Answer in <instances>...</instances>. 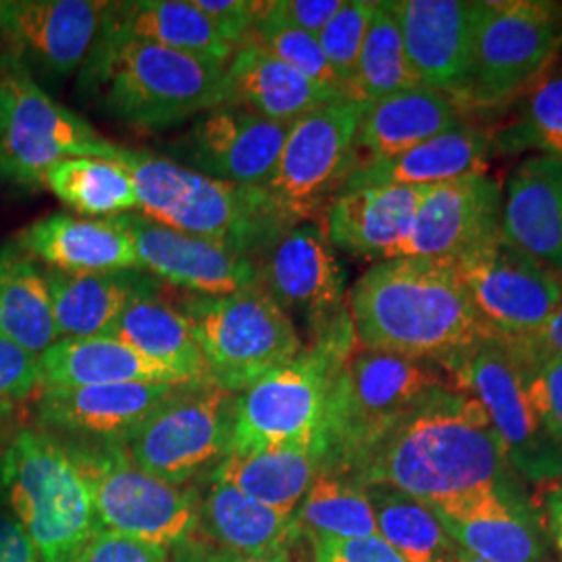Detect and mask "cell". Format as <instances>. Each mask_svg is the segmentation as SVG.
Returning <instances> with one entry per match:
<instances>
[{
	"instance_id": "obj_51",
	"label": "cell",
	"mask_w": 562,
	"mask_h": 562,
	"mask_svg": "<svg viewBox=\"0 0 562 562\" xmlns=\"http://www.w3.org/2000/svg\"><path fill=\"white\" fill-rule=\"evenodd\" d=\"M0 562H42L23 527L7 513H0Z\"/></svg>"
},
{
	"instance_id": "obj_9",
	"label": "cell",
	"mask_w": 562,
	"mask_h": 562,
	"mask_svg": "<svg viewBox=\"0 0 562 562\" xmlns=\"http://www.w3.org/2000/svg\"><path fill=\"white\" fill-rule=\"evenodd\" d=\"M123 146L101 136L80 115L53 101L25 65H0V178L21 188L44 186L55 162L74 157L117 161Z\"/></svg>"
},
{
	"instance_id": "obj_12",
	"label": "cell",
	"mask_w": 562,
	"mask_h": 562,
	"mask_svg": "<svg viewBox=\"0 0 562 562\" xmlns=\"http://www.w3.org/2000/svg\"><path fill=\"white\" fill-rule=\"evenodd\" d=\"M67 446L90 485L99 529L162 548L194 536L199 510L194 490L144 473L123 443Z\"/></svg>"
},
{
	"instance_id": "obj_22",
	"label": "cell",
	"mask_w": 562,
	"mask_h": 562,
	"mask_svg": "<svg viewBox=\"0 0 562 562\" xmlns=\"http://www.w3.org/2000/svg\"><path fill=\"white\" fill-rule=\"evenodd\" d=\"M387 7L401 25L406 59L419 86L461 104L473 59V2L390 0Z\"/></svg>"
},
{
	"instance_id": "obj_49",
	"label": "cell",
	"mask_w": 562,
	"mask_h": 562,
	"mask_svg": "<svg viewBox=\"0 0 562 562\" xmlns=\"http://www.w3.org/2000/svg\"><path fill=\"white\" fill-rule=\"evenodd\" d=\"M344 0H276L267 2V11L296 30L319 36L323 27L334 20Z\"/></svg>"
},
{
	"instance_id": "obj_26",
	"label": "cell",
	"mask_w": 562,
	"mask_h": 562,
	"mask_svg": "<svg viewBox=\"0 0 562 562\" xmlns=\"http://www.w3.org/2000/svg\"><path fill=\"white\" fill-rule=\"evenodd\" d=\"M15 244L44 267L69 273L142 269L134 241L115 217L53 213L27 225Z\"/></svg>"
},
{
	"instance_id": "obj_39",
	"label": "cell",
	"mask_w": 562,
	"mask_h": 562,
	"mask_svg": "<svg viewBox=\"0 0 562 562\" xmlns=\"http://www.w3.org/2000/svg\"><path fill=\"white\" fill-rule=\"evenodd\" d=\"M296 522L306 540L378 536L373 506L364 487L331 473L315 477L296 508Z\"/></svg>"
},
{
	"instance_id": "obj_7",
	"label": "cell",
	"mask_w": 562,
	"mask_h": 562,
	"mask_svg": "<svg viewBox=\"0 0 562 562\" xmlns=\"http://www.w3.org/2000/svg\"><path fill=\"white\" fill-rule=\"evenodd\" d=\"M357 346L355 331L315 340L294 361L238 394L227 454L280 446H315L322 454L329 387Z\"/></svg>"
},
{
	"instance_id": "obj_50",
	"label": "cell",
	"mask_w": 562,
	"mask_h": 562,
	"mask_svg": "<svg viewBox=\"0 0 562 562\" xmlns=\"http://www.w3.org/2000/svg\"><path fill=\"white\" fill-rule=\"evenodd\" d=\"M176 562H292L285 554L259 557V554H241L215 543L204 542L199 538H188L176 546Z\"/></svg>"
},
{
	"instance_id": "obj_6",
	"label": "cell",
	"mask_w": 562,
	"mask_h": 562,
	"mask_svg": "<svg viewBox=\"0 0 562 562\" xmlns=\"http://www.w3.org/2000/svg\"><path fill=\"white\" fill-rule=\"evenodd\" d=\"M0 492L42 562H76L99 529L86 475L50 431L21 427L0 459Z\"/></svg>"
},
{
	"instance_id": "obj_32",
	"label": "cell",
	"mask_w": 562,
	"mask_h": 562,
	"mask_svg": "<svg viewBox=\"0 0 562 562\" xmlns=\"http://www.w3.org/2000/svg\"><path fill=\"white\" fill-rule=\"evenodd\" d=\"M109 383L190 385L111 336L63 338L41 357V390Z\"/></svg>"
},
{
	"instance_id": "obj_30",
	"label": "cell",
	"mask_w": 562,
	"mask_h": 562,
	"mask_svg": "<svg viewBox=\"0 0 562 562\" xmlns=\"http://www.w3.org/2000/svg\"><path fill=\"white\" fill-rule=\"evenodd\" d=\"M492 148L494 136L487 130L461 123L394 159L357 169L344 183L341 192L361 186L429 188L471 176H485Z\"/></svg>"
},
{
	"instance_id": "obj_27",
	"label": "cell",
	"mask_w": 562,
	"mask_h": 562,
	"mask_svg": "<svg viewBox=\"0 0 562 562\" xmlns=\"http://www.w3.org/2000/svg\"><path fill=\"white\" fill-rule=\"evenodd\" d=\"M501 234L562 273V159L529 157L503 192Z\"/></svg>"
},
{
	"instance_id": "obj_24",
	"label": "cell",
	"mask_w": 562,
	"mask_h": 562,
	"mask_svg": "<svg viewBox=\"0 0 562 562\" xmlns=\"http://www.w3.org/2000/svg\"><path fill=\"white\" fill-rule=\"evenodd\" d=\"M431 510L452 542L482 561L542 562L538 525L519 496L483 492Z\"/></svg>"
},
{
	"instance_id": "obj_1",
	"label": "cell",
	"mask_w": 562,
	"mask_h": 562,
	"mask_svg": "<svg viewBox=\"0 0 562 562\" xmlns=\"http://www.w3.org/2000/svg\"><path fill=\"white\" fill-rule=\"evenodd\" d=\"M513 477L482 404L448 385L396 423L344 480L385 485L438 508L483 492L521 498Z\"/></svg>"
},
{
	"instance_id": "obj_21",
	"label": "cell",
	"mask_w": 562,
	"mask_h": 562,
	"mask_svg": "<svg viewBox=\"0 0 562 562\" xmlns=\"http://www.w3.org/2000/svg\"><path fill=\"white\" fill-rule=\"evenodd\" d=\"M181 385L109 383L88 387H42L36 419L44 431L74 442L123 443Z\"/></svg>"
},
{
	"instance_id": "obj_34",
	"label": "cell",
	"mask_w": 562,
	"mask_h": 562,
	"mask_svg": "<svg viewBox=\"0 0 562 562\" xmlns=\"http://www.w3.org/2000/svg\"><path fill=\"white\" fill-rule=\"evenodd\" d=\"M104 336L169 369L183 383H211L190 322L178 306L162 301L159 294L132 302Z\"/></svg>"
},
{
	"instance_id": "obj_3",
	"label": "cell",
	"mask_w": 562,
	"mask_h": 562,
	"mask_svg": "<svg viewBox=\"0 0 562 562\" xmlns=\"http://www.w3.org/2000/svg\"><path fill=\"white\" fill-rule=\"evenodd\" d=\"M80 92L111 120L165 130L229 102L227 67L102 25L80 69Z\"/></svg>"
},
{
	"instance_id": "obj_5",
	"label": "cell",
	"mask_w": 562,
	"mask_h": 562,
	"mask_svg": "<svg viewBox=\"0 0 562 562\" xmlns=\"http://www.w3.org/2000/svg\"><path fill=\"white\" fill-rule=\"evenodd\" d=\"M448 385V373L436 362L357 346L329 387L322 473L346 477L396 423Z\"/></svg>"
},
{
	"instance_id": "obj_2",
	"label": "cell",
	"mask_w": 562,
	"mask_h": 562,
	"mask_svg": "<svg viewBox=\"0 0 562 562\" xmlns=\"http://www.w3.org/2000/svg\"><path fill=\"white\" fill-rule=\"evenodd\" d=\"M348 311L361 348L442 369L496 338L452 261H380L352 285Z\"/></svg>"
},
{
	"instance_id": "obj_53",
	"label": "cell",
	"mask_w": 562,
	"mask_h": 562,
	"mask_svg": "<svg viewBox=\"0 0 562 562\" xmlns=\"http://www.w3.org/2000/svg\"><path fill=\"white\" fill-rule=\"evenodd\" d=\"M533 338L562 355V306L533 334Z\"/></svg>"
},
{
	"instance_id": "obj_35",
	"label": "cell",
	"mask_w": 562,
	"mask_h": 562,
	"mask_svg": "<svg viewBox=\"0 0 562 562\" xmlns=\"http://www.w3.org/2000/svg\"><path fill=\"white\" fill-rule=\"evenodd\" d=\"M322 454L315 446H280L248 454H227L211 482L229 485L257 503L294 515L315 477Z\"/></svg>"
},
{
	"instance_id": "obj_11",
	"label": "cell",
	"mask_w": 562,
	"mask_h": 562,
	"mask_svg": "<svg viewBox=\"0 0 562 562\" xmlns=\"http://www.w3.org/2000/svg\"><path fill=\"white\" fill-rule=\"evenodd\" d=\"M364 106L340 97L290 125L278 165L262 183L265 194L290 227L325 215L329 202L352 176Z\"/></svg>"
},
{
	"instance_id": "obj_45",
	"label": "cell",
	"mask_w": 562,
	"mask_h": 562,
	"mask_svg": "<svg viewBox=\"0 0 562 562\" xmlns=\"http://www.w3.org/2000/svg\"><path fill=\"white\" fill-rule=\"evenodd\" d=\"M41 390V359L0 338V408L18 406Z\"/></svg>"
},
{
	"instance_id": "obj_46",
	"label": "cell",
	"mask_w": 562,
	"mask_h": 562,
	"mask_svg": "<svg viewBox=\"0 0 562 562\" xmlns=\"http://www.w3.org/2000/svg\"><path fill=\"white\" fill-rule=\"evenodd\" d=\"M76 562H169L167 548L97 529Z\"/></svg>"
},
{
	"instance_id": "obj_33",
	"label": "cell",
	"mask_w": 562,
	"mask_h": 562,
	"mask_svg": "<svg viewBox=\"0 0 562 562\" xmlns=\"http://www.w3.org/2000/svg\"><path fill=\"white\" fill-rule=\"evenodd\" d=\"M102 25L136 41L159 44L181 55L225 67L236 50L223 41L215 25L202 15L192 0L109 2Z\"/></svg>"
},
{
	"instance_id": "obj_8",
	"label": "cell",
	"mask_w": 562,
	"mask_h": 562,
	"mask_svg": "<svg viewBox=\"0 0 562 562\" xmlns=\"http://www.w3.org/2000/svg\"><path fill=\"white\" fill-rule=\"evenodd\" d=\"M180 311L199 341L211 383L232 394L246 392L304 350L292 317L261 285L229 296H188Z\"/></svg>"
},
{
	"instance_id": "obj_40",
	"label": "cell",
	"mask_w": 562,
	"mask_h": 562,
	"mask_svg": "<svg viewBox=\"0 0 562 562\" xmlns=\"http://www.w3.org/2000/svg\"><path fill=\"white\" fill-rule=\"evenodd\" d=\"M417 86L419 81L406 59L401 25L390 11L387 2H375L367 36L362 42L352 101L371 104L383 97Z\"/></svg>"
},
{
	"instance_id": "obj_44",
	"label": "cell",
	"mask_w": 562,
	"mask_h": 562,
	"mask_svg": "<svg viewBox=\"0 0 562 562\" xmlns=\"http://www.w3.org/2000/svg\"><path fill=\"white\" fill-rule=\"evenodd\" d=\"M373 9L375 2L371 0H348L317 36L325 57L340 80L341 92L346 99H352L362 42L367 36Z\"/></svg>"
},
{
	"instance_id": "obj_38",
	"label": "cell",
	"mask_w": 562,
	"mask_h": 562,
	"mask_svg": "<svg viewBox=\"0 0 562 562\" xmlns=\"http://www.w3.org/2000/svg\"><path fill=\"white\" fill-rule=\"evenodd\" d=\"M378 522V536L404 562H454L457 543L429 506L385 485L364 487Z\"/></svg>"
},
{
	"instance_id": "obj_19",
	"label": "cell",
	"mask_w": 562,
	"mask_h": 562,
	"mask_svg": "<svg viewBox=\"0 0 562 562\" xmlns=\"http://www.w3.org/2000/svg\"><path fill=\"white\" fill-rule=\"evenodd\" d=\"M115 220L134 241L142 269L192 296H229L259 285V265L220 244L165 227L136 211Z\"/></svg>"
},
{
	"instance_id": "obj_42",
	"label": "cell",
	"mask_w": 562,
	"mask_h": 562,
	"mask_svg": "<svg viewBox=\"0 0 562 562\" xmlns=\"http://www.w3.org/2000/svg\"><path fill=\"white\" fill-rule=\"evenodd\" d=\"M501 338V336H498ZM548 436L562 448V355L533 336L503 338Z\"/></svg>"
},
{
	"instance_id": "obj_31",
	"label": "cell",
	"mask_w": 562,
	"mask_h": 562,
	"mask_svg": "<svg viewBox=\"0 0 562 562\" xmlns=\"http://www.w3.org/2000/svg\"><path fill=\"white\" fill-rule=\"evenodd\" d=\"M194 538L241 554L290 557L302 533L296 513H281L229 485L211 482V490L199 496Z\"/></svg>"
},
{
	"instance_id": "obj_37",
	"label": "cell",
	"mask_w": 562,
	"mask_h": 562,
	"mask_svg": "<svg viewBox=\"0 0 562 562\" xmlns=\"http://www.w3.org/2000/svg\"><path fill=\"white\" fill-rule=\"evenodd\" d=\"M44 186L63 204L88 220H109L138 211L136 186L121 162L74 157L55 162Z\"/></svg>"
},
{
	"instance_id": "obj_55",
	"label": "cell",
	"mask_w": 562,
	"mask_h": 562,
	"mask_svg": "<svg viewBox=\"0 0 562 562\" xmlns=\"http://www.w3.org/2000/svg\"><path fill=\"white\" fill-rule=\"evenodd\" d=\"M454 562H487L482 561V559H477V557H473V554H469V552H464L461 548H457V557H454Z\"/></svg>"
},
{
	"instance_id": "obj_4",
	"label": "cell",
	"mask_w": 562,
	"mask_h": 562,
	"mask_svg": "<svg viewBox=\"0 0 562 562\" xmlns=\"http://www.w3.org/2000/svg\"><path fill=\"white\" fill-rule=\"evenodd\" d=\"M117 162L134 180L142 215L241 257L267 252L294 229L281 220L262 186L215 180L134 148H123Z\"/></svg>"
},
{
	"instance_id": "obj_13",
	"label": "cell",
	"mask_w": 562,
	"mask_h": 562,
	"mask_svg": "<svg viewBox=\"0 0 562 562\" xmlns=\"http://www.w3.org/2000/svg\"><path fill=\"white\" fill-rule=\"evenodd\" d=\"M236 396L213 383H190L162 402L125 442L144 473L186 485L229 450Z\"/></svg>"
},
{
	"instance_id": "obj_20",
	"label": "cell",
	"mask_w": 562,
	"mask_h": 562,
	"mask_svg": "<svg viewBox=\"0 0 562 562\" xmlns=\"http://www.w3.org/2000/svg\"><path fill=\"white\" fill-rule=\"evenodd\" d=\"M109 2L9 0L0 2V36L11 57L67 78L83 67L101 34Z\"/></svg>"
},
{
	"instance_id": "obj_48",
	"label": "cell",
	"mask_w": 562,
	"mask_h": 562,
	"mask_svg": "<svg viewBox=\"0 0 562 562\" xmlns=\"http://www.w3.org/2000/svg\"><path fill=\"white\" fill-rule=\"evenodd\" d=\"M313 546L315 562H404L401 554L380 536L338 540L315 538Z\"/></svg>"
},
{
	"instance_id": "obj_16",
	"label": "cell",
	"mask_w": 562,
	"mask_h": 562,
	"mask_svg": "<svg viewBox=\"0 0 562 562\" xmlns=\"http://www.w3.org/2000/svg\"><path fill=\"white\" fill-rule=\"evenodd\" d=\"M259 285L311 329L313 341L355 331L346 273L325 229L306 223L290 229L262 257Z\"/></svg>"
},
{
	"instance_id": "obj_25",
	"label": "cell",
	"mask_w": 562,
	"mask_h": 562,
	"mask_svg": "<svg viewBox=\"0 0 562 562\" xmlns=\"http://www.w3.org/2000/svg\"><path fill=\"white\" fill-rule=\"evenodd\" d=\"M461 113V104L452 97L423 86L367 104L355 142V171L394 159L459 127L464 123Z\"/></svg>"
},
{
	"instance_id": "obj_14",
	"label": "cell",
	"mask_w": 562,
	"mask_h": 562,
	"mask_svg": "<svg viewBox=\"0 0 562 562\" xmlns=\"http://www.w3.org/2000/svg\"><path fill=\"white\" fill-rule=\"evenodd\" d=\"M443 371L482 404L515 473L538 485L562 480V448L538 419L503 338L483 341Z\"/></svg>"
},
{
	"instance_id": "obj_52",
	"label": "cell",
	"mask_w": 562,
	"mask_h": 562,
	"mask_svg": "<svg viewBox=\"0 0 562 562\" xmlns=\"http://www.w3.org/2000/svg\"><path fill=\"white\" fill-rule=\"evenodd\" d=\"M542 513L543 527L562 559V480L546 485Z\"/></svg>"
},
{
	"instance_id": "obj_15",
	"label": "cell",
	"mask_w": 562,
	"mask_h": 562,
	"mask_svg": "<svg viewBox=\"0 0 562 562\" xmlns=\"http://www.w3.org/2000/svg\"><path fill=\"white\" fill-rule=\"evenodd\" d=\"M483 322L501 338L533 336L562 306V273L503 234L457 261Z\"/></svg>"
},
{
	"instance_id": "obj_28",
	"label": "cell",
	"mask_w": 562,
	"mask_h": 562,
	"mask_svg": "<svg viewBox=\"0 0 562 562\" xmlns=\"http://www.w3.org/2000/svg\"><path fill=\"white\" fill-rule=\"evenodd\" d=\"M59 338L104 336L132 302L159 294L161 281L144 269L69 273L44 267Z\"/></svg>"
},
{
	"instance_id": "obj_18",
	"label": "cell",
	"mask_w": 562,
	"mask_h": 562,
	"mask_svg": "<svg viewBox=\"0 0 562 562\" xmlns=\"http://www.w3.org/2000/svg\"><path fill=\"white\" fill-rule=\"evenodd\" d=\"M290 125L265 120L240 104L199 115L178 140L183 167L215 180L262 186L271 178Z\"/></svg>"
},
{
	"instance_id": "obj_54",
	"label": "cell",
	"mask_w": 562,
	"mask_h": 562,
	"mask_svg": "<svg viewBox=\"0 0 562 562\" xmlns=\"http://www.w3.org/2000/svg\"><path fill=\"white\" fill-rule=\"evenodd\" d=\"M21 425L15 413V406H7L0 408V459L4 454V450L9 448V443L13 442V438L20 434Z\"/></svg>"
},
{
	"instance_id": "obj_23",
	"label": "cell",
	"mask_w": 562,
	"mask_h": 562,
	"mask_svg": "<svg viewBox=\"0 0 562 562\" xmlns=\"http://www.w3.org/2000/svg\"><path fill=\"white\" fill-rule=\"evenodd\" d=\"M419 186H361L344 190L325 211V234L334 248L364 259H394L406 240L417 206Z\"/></svg>"
},
{
	"instance_id": "obj_36",
	"label": "cell",
	"mask_w": 562,
	"mask_h": 562,
	"mask_svg": "<svg viewBox=\"0 0 562 562\" xmlns=\"http://www.w3.org/2000/svg\"><path fill=\"white\" fill-rule=\"evenodd\" d=\"M0 338L38 359L60 340L44 267L15 241L0 248Z\"/></svg>"
},
{
	"instance_id": "obj_47",
	"label": "cell",
	"mask_w": 562,
	"mask_h": 562,
	"mask_svg": "<svg viewBox=\"0 0 562 562\" xmlns=\"http://www.w3.org/2000/svg\"><path fill=\"white\" fill-rule=\"evenodd\" d=\"M206 20L215 25L223 41L238 48L255 27L262 2L255 0H192Z\"/></svg>"
},
{
	"instance_id": "obj_17",
	"label": "cell",
	"mask_w": 562,
	"mask_h": 562,
	"mask_svg": "<svg viewBox=\"0 0 562 562\" xmlns=\"http://www.w3.org/2000/svg\"><path fill=\"white\" fill-rule=\"evenodd\" d=\"M501 215L503 190L487 173L429 186L394 259L457 262L501 234Z\"/></svg>"
},
{
	"instance_id": "obj_41",
	"label": "cell",
	"mask_w": 562,
	"mask_h": 562,
	"mask_svg": "<svg viewBox=\"0 0 562 562\" xmlns=\"http://www.w3.org/2000/svg\"><path fill=\"white\" fill-rule=\"evenodd\" d=\"M504 155L538 150L562 159V71L540 78L522 97L517 117L494 136Z\"/></svg>"
},
{
	"instance_id": "obj_10",
	"label": "cell",
	"mask_w": 562,
	"mask_h": 562,
	"mask_svg": "<svg viewBox=\"0 0 562 562\" xmlns=\"http://www.w3.org/2000/svg\"><path fill=\"white\" fill-rule=\"evenodd\" d=\"M561 46V2H473V59L462 111L496 106L529 90Z\"/></svg>"
},
{
	"instance_id": "obj_29",
	"label": "cell",
	"mask_w": 562,
	"mask_h": 562,
	"mask_svg": "<svg viewBox=\"0 0 562 562\" xmlns=\"http://www.w3.org/2000/svg\"><path fill=\"white\" fill-rule=\"evenodd\" d=\"M227 80L229 104H240L265 120L283 125H292L313 109L341 97L304 78L250 36L227 63Z\"/></svg>"
},
{
	"instance_id": "obj_43",
	"label": "cell",
	"mask_w": 562,
	"mask_h": 562,
	"mask_svg": "<svg viewBox=\"0 0 562 562\" xmlns=\"http://www.w3.org/2000/svg\"><path fill=\"white\" fill-rule=\"evenodd\" d=\"M248 36L252 41L259 42L262 48H267L271 55H276L285 65L296 69L304 78L344 97L340 80L325 57L317 36H311L283 21L276 20L267 11V2H262L261 13Z\"/></svg>"
}]
</instances>
